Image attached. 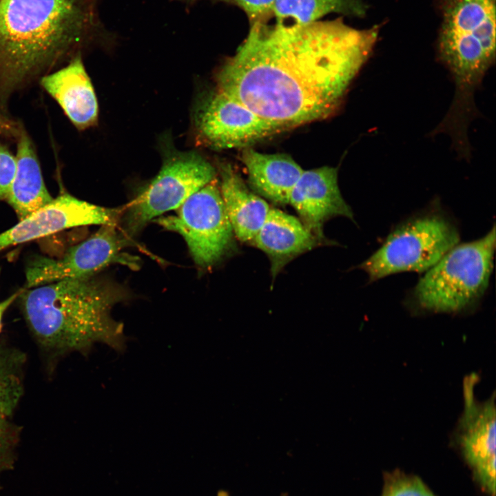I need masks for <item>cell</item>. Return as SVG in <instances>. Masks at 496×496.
Here are the masks:
<instances>
[{
  "mask_svg": "<svg viewBox=\"0 0 496 496\" xmlns=\"http://www.w3.org/2000/svg\"><path fill=\"white\" fill-rule=\"evenodd\" d=\"M380 26L342 19L301 26L250 25L217 75V90L282 130L333 114L371 56Z\"/></svg>",
  "mask_w": 496,
  "mask_h": 496,
  "instance_id": "obj_1",
  "label": "cell"
},
{
  "mask_svg": "<svg viewBox=\"0 0 496 496\" xmlns=\"http://www.w3.org/2000/svg\"><path fill=\"white\" fill-rule=\"evenodd\" d=\"M18 298L29 330L48 353H86L96 343L118 352L126 347L123 325L111 315L125 293L94 275L22 290Z\"/></svg>",
  "mask_w": 496,
  "mask_h": 496,
  "instance_id": "obj_2",
  "label": "cell"
},
{
  "mask_svg": "<svg viewBox=\"0 0 496 496\" xmlns=\"http://www.w3.org/2000/svg\"><path fill=\"white\" fill-rule=\"evenodd\" d=\"M99 0H0V80L12 87L69 50L112 39Z\"/></svg>",
  "mask_w": 496,
  "mask_h": 496,
  "instance_id": "obj_3",
  "label": "cell"
},
{
  "mask_svg": "<svg viewBox=\"0 0 496 496\" xmlns=\"http://www.w3.org/2000/svg\"><path fill=\"white\" fill-rule=\"evenodd\" d=\"M496 0H439L442 15L437 40L440 59L455 85L452 104L437 126L454 141L468 138L477 114L474 94L495 61Z\"/></svg>",
  "mask_w": 496,
  "mask_h": 496,
  "instance_id": "obj_4",
  "label": "cell"
},
{
  "mask_svg": "<svg viewBox=\"0 0 496 496\" xmlns=\"http://www.w3.org/2000/svg\"><path fill=\"white\" fill-rule=\"evenodd\" d=\"M495 249V225L482 238L453 247L419 280L413 291L417 304L439 313L472 306L488 286Z\"/></svg>",
  "mask_w": 496,
  "mask_h": 496,
  "instance_id": "obj_5",
  "label": "cell"
},
{
  "mask_svg": "<svg viewBox=\"0 0 496 496\" xmlns=\"http://www.w3.org/2000/svg\"><path fill=\"white\" fill-rule=\"evenodd\" d=\"M459 240L456 227L445 216L428 214L396 227L359 268L375 281L403 271H426Z\"/></svg>",
  "mask_w": 496,
  "mask_h": 496,
  "instance_id": "obj_6",
  "label": "cell"
},
{
  "mask_svg": "<svg viewBox=\"0 0 496 496\" xmlns=\"http://www.w3.org/2000/svg\"><path fill=\"white\" fill-rule=\"evenodd\" d=\"M154 220L182 236L194 261L203 268L220 261L234 242V233L216 179L190 196L176 215Z\"/></svg>",
  "mask_w": 496,
  "mask_h": 496,
  "instance_id": "obj_7",
  "label": "cell"
},
{
  "mask_svg": "<svg viewBox=\"0 0 496 496\" xmlns=\"http://www.w3.org/2000/svg\"><path fill=\"white\" fill-rule=\"evenodd\" d=\"M216 175V168L195 152L170 156L152 181L127 207L123 215L127 232L136 234L149 222L177 209Z\"/></svg>",
  "mask_w": 496,
  "mask_h": 496,
  "instance_id": "obj_8",
  "label": "cell"
},
{
  "mask_svg": "<svg viewBox=\"0 0 496 496\" xmlns=\"http://www.w3.org/2000/svg\"><path fill=\"white\" fill-rule=\"evenodd\" d=\"M116 225H101L91 236L69 248L60 258L37 256L30 260L25 268L26 287L94 276L112 264L137 268L138 258L122 251L130 242Z\"/></svg>",
  "mask_w": 496,
  "mask_h": 496,
  "instance_id": "obj_9",
  "label": "cell"
},
{
  "mask_svg": "<svg viewBox=\"0 0 496 496\" xmlns=\"http://www.w3.org/2000/svg\"><path fill=\"white\" fill-rule=\"evenodd\" d=\"M195 125L200 139L216 149L245 147L282 130L217 89L198 106Z\"/></svg>",
  "mask_w": 496,
  "mask_h": 496,
  "instance_id": "obj_10",
  "label": "cell"
},
{
  "mask_svg": "<svg viewBox=\"0 0 496 496\" xmlns=\"http://www.w3.org/2000/svg\"><path fill=\"white\" fill-rule=\"evenodd\" d=\"M122 208H107L68 193L0 234V251L65 229L92 225H117Z\"/></svg>",
  "mask_w": 496,
  "mask_h": 496,
  "instance_id": "obj_11",
  "label": "cell"
},
{
  "mask_svg": "<svg viewBox=\"0 0 496 496\" xmlns=\"http://www.w3.org/2000/svg\"><path fill=\"white\" fill-rule=\"evenodd\" d=\"M303 225L318 238L326 241L324 223L336 216L353 220L351 208L343 198L338 183V168L323 166L303 170L289 200Z\"/></svg>",
  "mask_w": 496,
  "mask_h": 496,
  "instance_id": "obj_12",
  "label": "cell"
},
{
  "mask_svg": "<svg viewBox=\"0 0 496 496\" xmlns=\"http://www.w3.org/2000/svg\"><path fill=\"white\" fill-rule=\"evenodd\" d=\"M477 381L473 374L464 380V409L456 429L463 457L473 469L495 461V395L479 402L475 395Z\"/></svg>",
  "mask_w": 496,
  "mask_h": 496,
  "instance_id": "obj_13",
  "label": "cell"
},
{
  "mask_svg": "<svg viewBox=\"0 0 496 496\" xmlns=\"http://www.w3.org/2000/svg\"><path fill=\"white\" fill-rule=\"evenodd\" d=\"M252 242L268 256L273 280L293 259L311 249L331 242L316 236L293 216L271 208Z\"/></svg>",
  "mask_w": 496,
  "mask_h": 496,
  "instance_id": "obj_14",
  "label": "cell"
},
{
  "mask_svg": "<svg viewBox=\"0 0 496 496\" xmlns=\"http://www.w3.org/2000/svg\"><path fill=\"white\" fill-rule=\"evenodd\" d=\"M41 85L78 128L88 127L97 121L96 94L80 55L66 67L44 76Z\"/></svg>",
  "mask_w": 496,
  "mask_h": 496,
  "instance_id": "obj_15",
  "label": "cell"
},
{
  "mask_svg": "<svg viewBox=\"0 0 496 496\" xmlns=\"http://www.w3.org/2000/svg\"><path fill=\"white\" fill-rule=\"evenodd\" d=\"M219 188L234 235L242 242H252L271 209L254 193L228 163L218 165Z\"/></svg>",
  "mask_w": 496,
  "mask_h": 496,
  "instance_id": "obj_16",
  "label": "cell"
},
{
  "mask_svg": "<svg viewBox=\"0 0 496 496\" xmlns=\"http://www.w3.org/2000/svg\"><path fill=\"white\" fill-rule=\"evenodd\" d=\"M242 161L250 186L257 194L280 205L289 204L291 192L303 169L289 156L242 151Z\"/></svg>",
  "mask_w": 496,
  "mask_h": 496,
  "instance_id": "obj_17",
  "label": "cell"
},
{
  "mask_svg": "<svg viewBox=\"0 0 496 496\" xmlns=\"http://www.w3.org/2000/svg\"><path fill=\"white\" fill-rule=\"evenodd\" d=\"M15 158L16 172L6 200L21 220L48 205L54 198L45 185L32 144L25 133L19 137Z\"/></svg>",
  "mask_w": 496,
  "mask_h": 496,
  "instance_id": "obj_18",
  "label": "cell"
},
{
  "mask_svg": "<svg viewBox=\"0 0 496 496\" xmlns=\"http://www.w3.org/2000/svg\"><path fill=\"white\" fill-rule=\"evenodd\" d=\"M367 6L362 0H276V23L301 26L319 21L329 13L364 17Z\"/></svg>",
  "mask_w": 496,
  "mask_h": 496,
  "instance_id": "obj_19",
  "label": "cell"
},
{
  "mask_svg": "<svg viewBox=\"0 0 496 496\" xmlns=\"http://www.w3.org/2000/svg\"><path fill=\"white\" fill-rule=\"evenodd\" d=\"M23 364L21 353L0 349V418L10 419L22 397Z\"/></svg>",
  "mask_w": 496,
  "mask_h": 496,
  "instance_id": "obj_20",
  "label": "cell"
},
{
  "mask_svg": "<svg viewBox=\"0 0 496 496\" xmlns=\"http://www.w3.org/2000/svg\"><path fill=\"white\" fill-rule=\"evenodd\" d=\"M382 496H435L417 477L400 471L387 473Z\"/></svg>",
  "mask_w": 496,
  "mask_h": 496,
  "instance_id": "obj_21",
  "label": "cell"
},
{
  "mask_svg": "<svg viewBox=\"0 0 496 496\" xmlns=\"http://www.w3.org/2000/svg\"><path fill=\"white\" fill-rule=\"evenodd\" d=\"M19 430L10 419L0 418V486L2 477L15 464Z\"/></svg>",
  "mask_w": 496,
  "mask_h": 496,
  "instance_id": "obj_22",
  "label": "cell"
},
{
  "mask_svg": "<svg viewBox=\"0 0 496 496\" xmlns=\"http://www.w3.org/2000/svg\"><path fill=\"white\" fill-rule=\"evenodd\" d=\"M190 6L200 0H176ZM235 5L245 12L250 25L256 23L268 22L273 17L276 0H210Z\"/></svg>",
  "mask_w": 496,
  "mask_h": 496,
  "instance_id": "obj_23",
  "label": "cell"
},
{
  "mask_svg": "<svg viewBox=\"0 0 496 496\" xmlns=\"http://www.w3.org/2000/svg\"><path fill=\"white\" fill-rule=\"evenodd\" d=\"M16 158L0 146V200H6L16 172Z\"/></svg>",
  "mask_w": 496,
  "mask_h": 496,
  "instance_id": "obj_24",
  "label": "cell"
},
{
  "mask_svg": "<svg viewBox=\"0 0 496 496\" xmlns=\"http://www.w3.org/2000/svg\"><path fill=\"white\" fill-rule=\"evenodd\" d=\"M475 479L482 488L491 496L495 495V461L473 469Z\"/></svg>",
  "mask_w": 496,
  "mask_h": 496,
  "instance_id": "obj_25",
  "label": "cell"
},
{
  "mask_svg": "<svg viewBox=\"0 0 496 496\" xmlns=\"http://www.w3.org/2000/svg\"><path fill=\"white\" fill-rule=\"evenodd\" d=\"M1 273V271H0ZM21 291H17V293H14L8 297L6 299H4L2 301H0V330L1 328L2 324V320L3 317L7 311V309L10 307V306L18 298Z\"/></svg>",
  "mask_w": 496,
  "mask_h": 496,
  "instance_id": "obj_26",
  "label": "cell"
},
{
  "mask_svg": "<svg viewBox=\"0 0 496 496\" xmlns=\"http://www.w3.org/2000/svg\"><path fill=\"white\" fill-rule=\"evenodd\" d=\"M218 496H229L226 493L220 492Z\"/></svg>",
  "mask_w": 496,
  "mask_h": 496,
  "instance_id": "obj_27",
  "label": "cell"
},
{
  "mask_svg": "<svg viewBox=\"0 0 496 496\" xmlns=\"http://www.w3.org/2000/svg\"><path fill=\"white\" fill-rule=\"evenodd\" d=\"M1 120H0V130H1Z\"/></svg>",
  "mask_w": 496,
  "mask_h": 496,
  "instance_id": "obj_28",
  "label": "cell"
}]
</instances>
